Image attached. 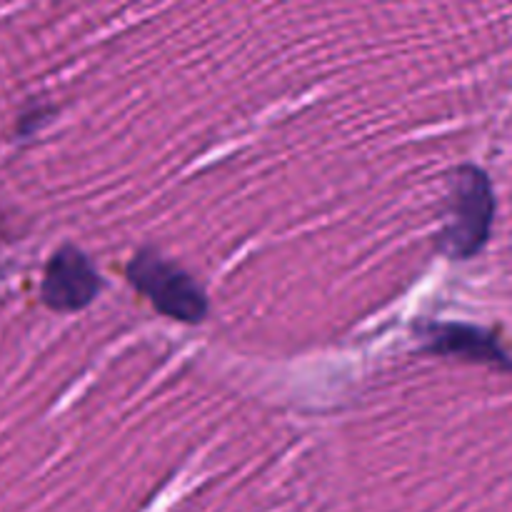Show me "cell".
I'll return each instance as SVG.
<instances>
[{"label":"cell","instance_id":"cell-3","mask_svg":"<svg viewBox=\"0 0 512 512\" xmlns=\"http://www.w3.org/2000/svg\"><path fill=\"white\" fill-rule=\"evenodd\" d=\"M100 290L93 260L78 248H60L50 258L43 278V300L58 313H75L95 300Z\"/></svg>","mask_w":512,"mask_h":512},{"label":"cell","instance_id":"cell-2","mask_svg":"<svg viewBox=\"0 0 512 512\" xmlns=\"http://www.w3.org/2000/svg\"><path fill=\"white\" fill-rule=\"evenodd\" d=\"M128 280L160 315L195 325L208 315V298L198 280L155 250H138L128 265Z\"/></svg>","mask_w":512,"mask_h":512},{"label":"cell","instance_id":"cell-4","mask_svg":"<svg viewBox=\"0 0 512 512\" xmlns=\"http://www.w3.org/2000/svg\"><path fill=\"white\" fill-rule=\"evenodd\" d=\"M418 335L425 348L443 358H460L468 363L493 365V368L512 370V358L503 348L500 338L490 330L470 323H423Z\"/></svg>","mask_w":512,"mask_h":512},{"label":"cell","instance_id":"cell-1","mask_svg":"<svg viewBox=\"0 0 512 512\" xmlns=\"http://www.w3.org/2000/svg\"><path fill=\"white\" fill-rule=\"evenodd\" d=\"M493 220L495 193L488 173L475 165L455 168L448 178L438 248L453 260L475 258L490 240Z\"/></svg>","mask_w":512,"mask_h":512}]
</instances>
